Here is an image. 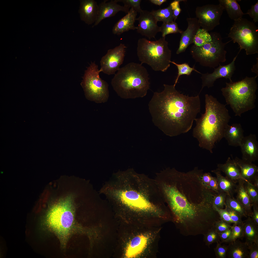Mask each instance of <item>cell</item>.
Segmentation results:
<instances>
[{"mask_svg":"<svg viewBox=\"0 0 258 258\" xmlns=\"http://www.w3.org/2000/svg\"><path fill=\"white\" fill-rule=\"evenodd\" d=\"M203 173L197 167L186 172L168 167L156 174L155 180L181 231L201 229L215 212L213 200L217 194L203 184Z\"/></svg>","mask_w":258,"mask_h":258,"instance_id":"6da1fadb","label":"cell"},{"mask_svg":"<svg viewBox=\"0 0 258 258\" xmlns=\"http://www.w3.org/2000/svg\"><path fill=\"white\" fill-rule=\"evenodd\" d=\"M155 92L148 105L154 124L166 135L174 136L188 132L200 111L199 94L190 97L181 93L174 85H163Z\"/></svg>","mask_w":258,"mask_h":258,"instance_id":"7a4b0ae2","label":"cell"},{"mask_svg":"<svg viewBox=\"0 0 258 258\" xmlns=\"http://www.w3.org/2000/svg\"><path fill=\"white\" fill-rule=\"evenodd\" d=\"M118 180V188L113 189L111 194L124 206L139 214L169 216L154 179L131 169L119 172Z\"/></svg>","mask_w":258,"mask_h":258,"instance_id":"3957f363","label":"cell"},{"mask_svg":"<svg viewBox=\"0 0 258 258\" xmlns=\"http://www.w3.org/2000/svg\"><path fill=\"white\" fill-rule=\"evenodd\" d=\"M205 111L196 118V125L193 135L199 142V146L213 153L216 143L224 138L225 128L231 118L226 105L211 95L206 94Z\"/></svg>","mask_w":258,"mask_h":258,"instance_id":"277c9868","label":"cell"},{"mask_svg":"<svg viewBox=\"0 0 258 258\" xmlns=\"http://www.w3.org/2000/svg\"><path fill=\"white\" fill-rule=\"evenodd\" d=\"M149 74L141 64L130 62L120 68L112 79L114 91L125 99L143 97L149 89Z\"/></svg>","mask_w":258,"mask_h":258,"instance_id":"5b68a950","label":"cell"},{"mask_svg":"<svg viewBox=\"0 0 258 258\" xmlns=\"http://www.w3.org/2000/svg\"><path fill=\"white\" fill-rule=\"evenodd\" d=\"M257 77L246 76L240 81L226 82V86L221 89L227 104L230 106L235 116L240 117L243 113L255 107Z\"/></svg>","mask_w":258,"mask_h":258,"instance_id":"8992f818","label":"cell"},{"mask_svg":"<svg viewBox=\"0 0 258 258\" xmlns=\"http://www.w3.org/2000/svg\"><path fill=\"white\" fill-rule=\"evenodd\" d=\"M165 37L156 41L145 38L139 39L137 54L141 64H146L155 71H167L170 66L172 53Z\"/></svg>","mask_w":258,"mask_h":258,"instance_id":"52a82bcc","label":"cell"},{"mask_svg":"<svg viewBox=\"0 0 258 258\" xmlns=\"http://www.w3.org/2000/svg\"><path fill=\"white\" fill-rule=\"evenodd\" d=\"M48 222L64 245L75 227L72 198L67 197L54 205L48 215Z\"/></svg>","mask_w":258,"mask_h":258,"instance_id":"ba28073f","label":"cell"},{"mask_svg":"<svg viewBox=\"0 0 258 258\" xmlns=\"http://www.w3.org/2000/svg\"><path fill=\"white\" fill-rule=\"evenodd\" d=\"M212 40L201 47L194 44L191 47L190 53L196 62L205 67L215 68L221 63L226 61V45L231 41L224 43L220 34L217 32H211Z\"/></svg>","mask_w":258,"mask_h":258,"instance_id":"9c48e42d","label":"cell"},{"mask_svg":"<svg viewBox=\"0 0 258 258\" xmlns=\"http://www.w3.org/2000/svg\"><path fill=\"white\" fill-rule=\"evenodd\" d=\"M228 37L238 44V52L244 49L247 55L258 53V28L253 22L242 18L234 21Z\"/></svg>","mask_w":258,"mask_h":258,"instance_id":"30bf717a","label":"cell"},{"mask_svg":"<svg viewBox=\"0 0 258 258\" xmlns=\"http://www.w3.org/2000/svg\"><path fill=\"white\" fill-rule=\"evenodd\" d=\"M98 65L91 63L85 71L81 83L86 97L97 103L107 102L109 96L108 85L100 77Z\"/></svg>","mask_w":258,"mask_h":258,"instance_id":"8fae6325","label":"cell"},{"mask_svg":"<svg viewBox=\"0 0 258 258\" xmlns=\"http://www.w3.org/2000/svg\"><path fill=\"white\" fill-rule=\"evenodd\" d=\"M224 10L219 4L197 6L195 13L200 27L208 32L213 30L220 24Z\"/></svg>","mask_w":258,"mask_h":258,"instance_id":"7c38bea8","label":"cell"},{"mask_svg":"<svg viewBox=\"0 0 258 258\" xmlns=\"http://www.w3.org/2000/svg\"><path fill=\"white\" fill-rule=\"evenodd\" d=\"M126 47L121 43L114 48L108 50L100 61V72L108 75L115 74L120 69L124 59Z\"/></svg>","mask_w":258,"mask_h":258,"instance_id":"4fadbf2b","label":"cell"},{"mask_svg":"<svg viewBox=\"0 0 258 258\" xmlns=\"http://www.w3.org/2000/svg\"><path fill=\"white\" fill-rule=\"evenodd\" d=\"M238 54L234 58L231 63L224 65L220 64L218 67L214 68L212 73L201 74L202 85L200 93L205 87L209 88L213 86L215 82L218 79L224 78L229 79L230 81H232L231 78L236 70L235 61Z\"/></svg>","mask_w":258,"mask_h":258,"instance_id":"5bb4252c","label":"cell"},{"mask_svg":"<svg viewBox=\"0 0 258 258\" xmlns=\"http://www.w3.org/2000/svg\"><path fill=\"white\" fill-rule=\"evenodd\" d=\"M136 19L139 22L136 27L137 32L150 39L155 38L157 34L160 32V27L157 25V21L151 11L142 10Z\"/></svg>","mask_w":258,"mask_h":258,"instance_id":"9a60e30c","label":"cell"},{"mask_svg":"<svg viewBox=\"0 0 258 258\" xmlns=\"http://www.w3.org/2000/svg\"><path fill=\"white\" fill-rule=\"evenodd\" d=\"M186 20L188 27L181 34L179 47L176 52L177 54L184 52L188 46L193 43L195 36L200 28L196 17L188 18Z\"/></svg>","mask_w":258,"mask_h":258,"instance_id":"2e32d148","label":"cell"},{"mask_svg":"<svg viewBox=\"0 0 258 258\" xmlns=\"http://www.w3.org/2000/svg\"><path fill=\"white\" fill-rule=\"evenodd\" d=\"M107 1L104 0L98 5V15L93 27L97 25L103 19L114 16L119 11L126 14L129 11V7L118 4L115 0Z\"/></svg>","mask_w":258,"mask_h":258,"instance_id":"e0dca14e","label":"cell"},{"mask_svg":"<svg viewBox=\"0 0 258 258\" xmlns=\"http://www.w3.org/2000/svg\"><path fill=\"white\" fill-rule=\"evenodd\" d=\"M242 159L252 162L258 160V143L255 134L244 136L240 146Z\"/></svg>","mask_w":258,"mask_h":258,"instance_id":"ac0fdd59","label":"cell"},{"mask_svg":"<svg viewBox=\"0 0 258 258\" xmlns=\"http://www.w3.org/2000/svg\"><path fill=\"white\" fill-rule=\"evenodd\" d=\"M137 12L133 8H131L125 16L120 19L113 27V33L120 35L130 30L136 29L134 25Z\"/></svg>","mask_w":258,"mask_h":258,"instance_id":"d6986e66","label":"cell"},{"mask_svg":"<svg viewBox=\"0 0 258 258\" xmlns=\"http://www.w3.org/2000/svg\"><path fill=\"white\" fill-rule=\"evenodd\" d=\"M99 12L98 5L94 0L81 1L80 12L81 19L88 24L95 22Z\"/></svg>","mask_w":258,"mask_h":258,"instance_id":"ffe728a7","label":"cell"},{"mask_svg":"<svg viewBox=\"0 0 258 258\" xmlns=\"http://www.w3.org/2000/svg\"><path fill=\"white\" fill-rule=\"evenodd\" d=\"M244 130L240 124H228L224 133V138L227 140L229 145L234 147L240 146L244 137Z\"/></svg>","mask_w":258,"mask_h":258,"instance_id":"44dd1931","label":"cell"},{"mask_svg":"<svg viewBox=\"0 0 258 258\" xmlns=\"http://www.w3.org/2000/svg\"><path fill=\"white\" fill-rule=\"evenodd\" d=\"M148 241V238L143 235L134 237L127 247L125 253L126 257L134 258L140 254L146 247Z\"/></svg>","mask_w":258,"mask_h":258,"instance_id":"7402d4cb","label":"cell"},{"mask_svg":"<svg viewBox=\"0 0 258 258\" xmlns=\"http://www.w3.org/2000/svg\"><path fill=\"white\" fill-rule=\"evenodd\" d=\"M234 160L239 166L241 175L247 182L253 184L255 179L258 177V167L252 162L236 156Z\"/></svg>","mask_w":258,"mask_h":258,"instance_id":"603a6c76","label":"cell"},{"mask_svg":"<svg viewBox=\"0 0 258 258\" xmlns=\"http://www.w3.org/2000/svg\"><path fill=\"white\" fill-rule=\"evenodd\" d=\"M231 155L232 159L228 157L225 163L218 164L217 168L231 179L237 181L241 179L246 181L242 177L240 169L234 161L232 155Z\"/></svg>","mask_w":258,"mask_h":258,"instance_id":"cb8c5ba5","label":"cell"},{"mask_svg":"<svg viewBox=\"0 0 258 258\" xmlns=\"http://www.w3.org/2000/svg\"><path fill=\"white\" fill-rule=\"evenodd\" d=\"M211 172L216 176L219 192H225L229 196L234 197L236 193L237 181L232 180L222 175L221 172L218 168L212 170Z\"/></svg>","mask_w":258,"mask_h":258,"instance_id":"d4e9b609","label":"cell"},{"mask_svg":"<svg viewBox=\"0 0 258 258\" xmlns=\"http://www.w3.org/2000/svg\"><path fill=\"white\" fill-rule=\"evenodd\" d=\"M244 181L241 179L237 181V184L236 190V199L244 208L248 216L251 217L252 213V205L244 186Z\"/></svg>","mask_w":258,"mask_h":258,"instance_id":"484cf974","label":"cell"},{"mask_svg":"<svg viewBox=\"0 0 258 258\" xmlns=\"http://www.w3.org/2000/svg\"><path fill=\"white\" fill-rule=\"evenodd\" d=\"M227 256L229 258H247L249 250L246 242L236 240L227 246Z\"/></svg>","mask_w":258,"mask_h":258,"instance_id":"4316f807","label":"cell"},{"mask_svg":"<svg viewBox=\"0 0 258 258\" xmlns=\"http://www.w3.org/2000/svg\"><path fill=\"white\" fill-rule=\"evenodd\" d=\"M219 4L225 10L229 18L236 21L242 18L244 13L235 0H219Z\"/></svg>","mask_w":258,"mask_h":258,"instance_id":"83f0119b","label":"cell"},{"mask_svg":"<svg viewBox=\"0 0 258 258\" xmlns=\"http://www.w3.org/2000/svg\"><path fill=\"white\" fill-rule=\"evenodd\" d=\"M243 221V237L246 242H254L258 244V226L253 221L250 216Z\"/></svg>","mask_w":258,"mask_h":258,"instance_id":"f1b7e54d","label":"cell"},{"mask_svg":"<svg viewBox=\"0 0 258 258\" xmlns=\"http://www.w3.org/2000/svg\"><path fill=\"white\" fill-rule=\"evenodd\" d=\"M156 21L167 23L174 21L173 12L170 5L167 7L151 11Z\"/></svg>","mask_w":258,"mask_h":258,"instance_id":"f546056e","label":"cell"},{"mask_svg":"<svg viewBox=\"0 0 258 258\" xmlns=\"http://www.w3.org/2000/svg\"><path fill=\"white\" fill-rule=\"evenodd\" d=\"M212 40L211 35L208 32L200 28L198 31L194 39V44L197 47L202 46Z\"/></svg>","mask_w":258,"mask_h":258,"instance_id":"4dcf8cb0","label":"cell"},{"mask_svg":"<svg viewBox=\"0 0 258 258\" xmlns=\"http://www.w3.org/2000/svg\"><path fill=\"white\" fill-rule=\"evenodd\" d=\"M160 27L162 37H166L170 34L179 33L181 34L183 31L179 28L177 24L174 21L163 23Z\"/></svg>","mask_w":258,"mask_h":258,"instance_id":"1f68e13d","label":"cell"},{"mask_svg":"<svg viewBox=\"0 0 258 258\" xmlns=\"http://www.w3.org/2000/svg\"><path fill=\"white\" fill-rule=\"evenodd\" d=\"M203 235L204 241L209 248L213 243L220 242L219 233L216 231L214 226Z\"/></svg>","mask_w":258,"mask_h":258,"instance_id":"d6a6232c","label":"cell"},{"mask_svg":"<svg viewBox=\"0 0 258 258\" xmlns=\"http://www.w3.org/2000/svg\"><path fill=\"white\" fill-rule=\"evenodd\" d=\"M226 202L231 209L239 214L242 217L246 218L248 217L243 207L234 197H231L227 195Z\"/></svg>","mask_w":258,"mask_h":258,"instance_id":"836d02e7","label":"cell"},{"mask_svg":"<svg viewBox=\"0 0 258 258\" xmlns=\"http://www.w3.org/2000/svg\"><path fill=\"white\" fill-rule=\"evenodd\" d=\"M170 63L173 64L175 65L177 67L178 73L177 77L175 80V82L174 85L175 86L178 80L179 77L181 75H188L191 74L192 72L193 71H194L196 72L201 74V73L195 69L194 66L193 67H191L188 64L186 63H184L182 64H178L174 61H171L170 62Z\"/></svg>","mask_w":258,"mask_h":258,"instance_id":"e575fe53","label":"cell"},{"mask_svg":"<svg viewBox=\"0 0 258 258\" xmlns=\"http://www.w3.org/2000/svg\"><path fill=\"white\" fill-rule=\"evenodd\" d=\"M244 185L249 198L252 205L258 204V188L253 183L244 181Z\"/></svg>","mask_w":258,"mask_h":258,"instance_id":"d590c367","label":"cell"},{"mask_svg":"<svg viewBox=\"0 0 258 258\" xmlns=\"http://www.w3.org/2000/svg\"><path fill=\"white\" fill-rule=\"evenodd\" d=\"M231 229V232L230 237L224 242L229 243L236 240L237 239L243 237V221L239 224H234L232 226Z\"/></svg>","mask_w":258,"mask_h":258,"instance_id":"8d00e7d4","label":"cell"},{"mask_svg":"<svg viewBox=\"0 0 258 258\" xmlns=\"http://www.w3.org/2000/svg\"><path fill=\"white\" fill-rule=\"evenodd\" d=\"M227 194L225 192H219L215 196L213 200V206L219 208L223 209L226 202Z\"/></svg>","mask_w":258,"mask_h":258,"instance_id":"74e56055","label":"cell"},{"mask_svg":"<svg viewBox=\"0 0 258 258\" xmlns=\"http://www.w3.org/2000/svg\"><path fill=\"white\" fill-rule=\"evenodd\" d=\"M117 2H122L124 4V5L129 8H133L137 12L140 13L142 10L140 6L141 0H115Z\"/></svg>","mask_w":258,"mask_h":258,"instance_id":"f35d334b","label":"cell"},{"mask_svg":"<svg viewBox=\"0 0 258 258\" xmlns=\"http://www.w3.org/2000/svg\"><path fill=\"white\" fill-rule=\"evenodd\" d=\"M225 209L230 215L231 219L235 224H239L243 221L242 220V216L239 214L231 209L226 202L225 204Z\"/></svg>","mask_w":258,"mask_h":258,"instance_id":"ab89813d","label":"cell"},{"mask_svg":"<svg viewBox=\"0 0 258 258\" xmlns=\"http://www.w3.org/2000/svg\"><path fill=\"white\" fill-rule=\"evenodd\" d=\"M227 246L222 245L219 242L217 243L216 246L214 248L216 258H226L227 255Z\"/></svg>","mask_w":258,"mask_h":258,"instance_id":"60d3db41","label":"cell"},{"mask_svg":"<svg viewBox=\"0 0 258 258\" xmlns=\"http://www.w3.org/2000/svg\"><path fill=\"white\" fill-rule=\"evenodd\" d=\"M249 251L247 258H258V244L250 242H245Z\"/></svg>","mask_w":258,"mask_h":258,"instance_id":"b9f144b4","label":"cell"},{"mask_svg":"<svg viewBox=\"0 0 258 258\" xmlns=\"http://www.w3.org/2000/svg\"><path fill=\"white\" fill-rule=\"evenodd\" d=\"M232 226L230 224L221 219L216 221L214 225L216 231L219 233L230 229Z\"/></svg>","mask_w":258,"mask_h":258,"instance_id":"7bdbcfd3","label":"cell"},{"mask_svg":"<svg viewBox=\"0 0 258 258\" xmlns=\"http://www.w3.org/2000/svg\"><path fill=\"white\" fill-rule=\"evenodd\" d=\"M213 206L215 209L218 212L221 219L230 224H235L234 222L231 219L229 214L225 209L219 208Z\"/></svg>","mask_w":258,"mask_h":258,"instance_id":"ee69618b","label":"cell"},{"mask_svg":"<svg viewBox=\"0 0 258 258\" xmlns=\"http://www.w3.org/2000/svg\"><path fill=\"white\" fill-rule=\"evenodd\" d=\"M184 1L185 0H174L172 2L170 5L172 10L173 16L174 18V21H175L177 19L178 16L181 11V9L180 7L179 3L180 1Z\"/></svg>","mask_w":258,"mask_h":258,"instance_id":"f6af8a7d","label":"cell"},{"mask_svg":"<svg viewBox=\"0 0 258 258\" xmlns=\"http://www.w3.org/2000/svg\"><path fill=\"white\" fill-rule=\"evenodd\" d=\"M248 14L253 18L254 23L258 22V1L254 5H252L245 14Z\"/></svg>","mask_w":258,"mask_h":258,"instance_id":"bcb514c9","label":"cell"},{"mask_svg":"<svg viewBox=\"0 0 258 258\" xmlns=\"http://www.w3.org/2000/svg\"><path fill=\"white\" fill-rule=\"evenodd\" d=\"M208 188L217 194L219 193L218 183L216 177H213L209 184Z\"/></svg>","mask_w":258,"mask_h":258,"instance_id":"7dc6e473","label":"cell"},{"mask_svg":"<svg viewBox=\"0 0 258 258\" xmlns=\"http://www.w3.org/2000/svg\"><path fill=\"white\" fill-rule=\"evenodd\" d=\"M231 227L230 229L224 232L219 233L220 238V240L221 241L220 242L221 243L224 242L228 239L230 237L231 232Z\"/></svg>","mask_w":258,"mask_h":258,"instance_id":"c3c4849f","label":"cell"},{"mask_svg":"<svg viewBox=\"0 0 258 258\" xmlns=\"http://www.w3.org/2000/svg\"><path fill=\"white\" fill-rule=\"evenodd\" d=\"M253 211L251 217L254 223L258 226V204H254L252 205Z\"/></svg>","mask_w":258,"mask_h":258,"instance_id":"681fc988","label":"cell"},{"mask_svg":"<svg viewBox=\"0 0 258 258\" xmlns=\"http://www.w3.org/2000/svg\"><path fill=\"white\" fill-rule=\"evenodd\" d=\"M213 177L209 172L204 173L202 176V183L204 185L208 188L209 184Z\"/></svg>","mask_w":258,"mask_h":258,"instance_id":"f907efd6","label":"cell"},{"mask_svg":"<svg viewBox=\"0 0 258 258\" xmlns=\"http://www.w3.org/2000/svg\"><path fill=\"white\" fill-rule=\"evenodd\" d=\"M257 62L256 64L254 65L252 68L251 69V70L252 72L256 74V76H258V58H257Z\"/></svg>","mask_w":258,"mask_h":258,"instance_id":"816d5d0a","label":"cell"},{"mask_svg":"<svg viewBox=\"0 0 258 258\" xmlns=\"http://www.w3.org/2000/svg\"><path fill=\"white\" fill-rule=\"evenodd\" d=\"M151 3L156 5L160 6L163 3L167 1L166 0H150Z\"/></svg>","mask_w":258,"mask_h":258,"instance_id":"f5cc1de1","label":"cell"},{"mask_svg":"<svg viewBox=\"0 0 258 258\" xmlns=\"http://www.w3.org/2000/svg\"><path fill=\"white\" fill-rule=\"evenodd\" d=\"M253 184L257 188H258V177L255 179Z\"/></svg>","mask_w":258,"mask_h":258,"instance_id":"db71d44e","label":"cell"}]
</instances>
